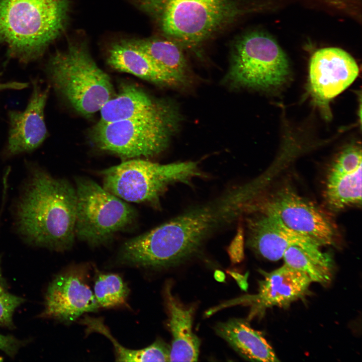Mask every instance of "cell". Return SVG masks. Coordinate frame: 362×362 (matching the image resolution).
<instances>
[{"instance_id": "1", "label": "cell", "mask_w": 362, "mask_h": 362, "mask_svg": "<svg viewBox=\"0 0 362 362\" xmlns=\"http://www.w3.org/2000/svg\"><path fill=\"white\" fill-rule=\"evenodd\" d=\"M248 203L244 189L230 190L215 201L128 239L122 246L124 258L130 264L147 267L176 265L197 253L206 239L236 219Z\"/></svg>"}, {"instance_id": "2", "label": "cell", "mask_w": 362, "mask_h": 362, "mask_svg": "<svg viewBox=\"0 0 362 362\" xmlns=\"http://www.w3.org/2000/svg\"><path fill=\"white\" fill-rule=\"evenodd\" d=\"M76 210V190L68 180L30 167L14 210L16 231L25 242L56 251L70 249Z\"/></svg>"}, {"instance_id": "3", "label": "cell", "mask_w": 362, "mask_h": 362, "mask_svg": "<svg viewBox=\"0 0 362 362\" xmlns=\"http://www.w3.org/2000/svg\"><path fill=\"white\" fill-rule=\"evenodd\" d=\"M164 37L198 47L248 11L240 0H133Z\"/></svg>"}, {"instance_id": "4", "label": "cell", "mask_w": 362, "mask_h": 362, "mask_svg": "<svg viewBox=\"0 0 362 362\" xmlns=\"http://www.w3.org/2000/svg\"><path fill=\"white\" fill-rule=\"evenodd\" d=\"M69 9V0H0V42L9 56L35 60L64 31Z\"/></svg>"}, {"instance_id": "5", "label": "cell", "mask_w": 362, "mask_h": 362, "mask_svg": "<svg viewBox=\"0 0 362 362\" xmlns=\"http://www.w3.org/2000/svg\"><path fill=\"white\" fill-rule=\"evenodd\" d=\"M46 68L55 89L85 117L92 116L115 96L109 76L93 58L85 40L73 41L56 52Z\"/></svg>"}, {"instance_id": "6", "label": "cell", "mask_w": 362, "mask_h": 362, "mask_svg": "<svg viewBox=\"0 0 362 362\" xmlns=\"http://www.w3.org/2000/svg\"><path fill=\"white\" fill-rule=\"evenodd\" d=\"M178 123L176 109L168 103L149 114L108 123H97L93 129L92 137L99 149L121 157H149L166 148Z\"/></svg>"}, {"instance_id": "7", "label": "cell", "mask_w": 362, "mask_h": 362, "mask_svg": "<svg viewBox=\"0 0 362 362\" xmlns=\"http://www.w3.org/2000/svg\"><path fill=\"white\" fill-rule=\"evenodd\" d=\"M100 173L103 188L110 193L124 201L155 206L168 186L187 183L202 175L197 162L161 164L140 158L123 162Z\"/></svg>"}, {"instance_id": "8", "label": "cell", "mask_w": 362, "mask_h": 362, "mask_svg": "<svg viewBox=\"0 0 362 362\" xmlns=\"http://www.w3.org/2000/svg\"><path fill=\"white\" fill-rule=\"evenodd\" d=\"M75 235L92 246L108 244L117 233L132 225L136 210L123 200L85 177L75 179Z\"/></svg>"}, {"instance_id": "9", "label": "cell", "mask_w": 362, "mask_h": 362, "mask_svg": "<svg viewBox=\"0 0 362 362\" xmlns=\"http://www.w3.org/2000/svg\"><path fill=\"white\" fill-rule=\"evenodd\" d=\"M289 70L287 56L275 40L252 32L235 41L228 79L236 86L268 88L283 83Z\"/></svg>"}, {"instance_id": "10", "label": "cell", "mask_w": 362, "mask_h": 362, "mask_svg": "<svg viewBox=\"0 0 362 362\" xmlns=\"http://www.w3.org/2000/svg\"><path fill=\"white\" fill-rule=\"evenodd\" d=\"M86 269L73 266L53 279L45 293L40 318L69 323L85 313L98 310L99 304L88 285Z\"/></svg>"}, {"instance_id": "11", "label": "cell", "mask_w": 362, "mask_h": 362, "mask_svg": "<svg viewBox=\"0 0 362 362\" xmlns=\"http://www.w3.org/2000/svg\"><path fill=\"white\" fill-rule=\"evenodd\" d=\"M263 210L275 215L288 228L320 246L331 244L334 229L317 207L294 191L284 189L269 199Z\"/></svg>"}, {"instance_id": "12", "label": "cell", "mask_w": 362, "mask_h": 362, "mask_svg": "<svg viewBox=\"0 0 362 362\" xmlns=\"http://www.w3.org/2000/svg\"><path fill=\"white\" fill-rule=\"evenodd\" d=\"M309 64L311 92L317 101L324 104L348 87L359 72L354 58L336 47L318 50L312 56Z\"/></svg>"}, {"instance_id": "13", "label": "cell", "mask_w": 362, "mask_h": 362, "mask_svg": "<svg viewBox=\"0 0 362 362\" xmlns=\"http://www.w3.org/2000/svg\"><path fill=\"white\" fill-rule=\"evenodd\" d=\"M49 91V87L42 89L37 82H34L32 94L25 110L9 112V154L32 152L47 138L44 112Z\"/></svg>"}, {"instance_id": "14", "label": "cell", "mask_w": 362, "mask_h": 362, "mask_svg": "<svg viewBox=\"0 0 362 362\" xmlns=\"http://www.w3.org/2000/svg\"><path fill=\"white\" fill-rule=\"evenodd\" d=\"M248 244L263 257L277 261L283 258L290 246L304 248L321 247L312 240L286 226L274 214L263 210L262 214L248 220Z\"/></svg>"}, {"instance_id": "15", "label": "cell", "mask_w": 362, "mask_h": 362, "mask_svg": "<svg viewBox=\"0 0 362 362\" xmlns=\"http://www.w3.org/2000/svg\"><path fill=\"white\" fill-rule=\"evenodd\" d=\"M325 197L329 205L341 209L361 202V150L356 146L344 149L326 175Z\"/></svg>"}, {"instance_id": "16", "label": "cell", "mask_w": 362, "mask_h": 362, "mask_svg": "<svg viewBox=\"0 0 362 362\" xmlns=\"http://www.w3.org/2000/svg\"><path fill=\"white\" fill-rule=\"evenodd\" d=\"M256 294L246 298L256 312L273 307L287 308L305 297L312 283L304 274L285 264L269 273L263 272Z\"/></svg>"}, {"instance_id": "17", "label": "cell", "mask_w": 362, "mask_h": 362, "mask_svg": "<svg viewBox=\"0 0 362 362\" xmlns=\"http://www.w3.org/2000/svg\"><path fill=\"white\" fill-rule=\"evenodd\" d=\"M108 64L114 69L134 75L151 82L179 86V82L139 47L133 39L113 43L108 52Z\"/></svg>"}, {"instance_id": "18", "label": "cell", "mask_w": 362, "mask_h": 362, "mask_svg": "<svg viewBox=\"0 0 362 362\" xmlns=\"http://www.w3.org/2000/svg\"><path fill=\"white\" fill-rule=\"evenodd\" d=\"M165 299L172 335L169 361H196L201 342L193 331L194 308L179 302L172 295L169 285L165 288Z\"/></svg>"}, {"instance_id": "19", "label": "cell", "mask_w": 362, "mask_h": 362, "mask_svg": "<svg viewBox=\"0 0 362 362\" xmlns=\"http://www.w3.org/2000/svg\"><path fill=\"white\" fill-rule=\"evenodd\" d=\"M219 336L226 340L242 357L255 361H279L261 332L254 330L242 319L232 318L215 327Z\"/></svg>"}, {"instance_id": "20", "label": "cell", "mask_w": 362, "mask_h": 362, "mask_svg": "<svg viewBox=\"0 0 362 362\" xmlns=\"http://www.w3.org/2000/svg\"><path fill=\"white\" fill-rule=\"evenodd\" d=\"M168 103L154 99L137 86L124 83L118 94L100 109L98 123L105 124L126 120L155 112Z\"/></svg>"}, {"instance_id": "21", "label": "cell", "mask_w": 362, "mask_h": 362, "mask_svg": "<svg viewBox=\"0 0 362 362\" xmlns=\"http://www.w3.org/2000/svg\"><path fill=\"white\" fill-rule=\"evenodd\" d=\"M162 68L182 85L189 80V68L181 46L167 38L133 39Z\"/></svg>"}, {"instance_id": "22", "label": "cell", "mask_w": 362, "mask_h": 362, "mask_svg": "<svg viewBox=\"0 0 362 362\" xmlns=\"http://www.w3.org/2000/svg\"><path fill=\"white\" fill-rule=\"evenodd\" d=\"M283 258L284 264L307 276L312 283L325 285L331 280L333 260L320 247L304 248L292 246L285 251Z\"/></svg>"}, {"instance_id": "23", "label": "cell", "mask_w": 362, "mask_h": 362, "mask_svg": "<svg viewBox=\"0 0 362 362\" xmlns=\"http://www.w3.org/2000/svg\"><path fill=\"white\" fill-rule=\"evenodd\" d=\"M81 323L87 333L96 332L106 336L113 343L118 361H169L170 346L160 339L143 349H130L122 346L105 326L101 318L85 316Z\"/></svg>"}, {"instance_id": "24", "label": "cell", "mask_w": 362, "mask_h": 362, "mask_svg": "<svg viewBox=\"0 0 362 362\" xmlns=\"http://www.w3.org/2000/svg\"><path fill=\"white\" fill-rule=\"evenodd\" d=\"M129 289L122 278L115 274H100L95 281L94 295L99 307L111 308L124 304Z\"/></svg>"}, {"instance_id": "25", "label": "cell", "mask_w": 362, "mask_h": 362, "mask_svg": "<svg viewBox=\"0 0 362 362\" xmlns=\"http://www.w3.org/2000/svg\"><path fill=\"white\" fill-rule=\"evenodd\" d=\"M1 263L0 255V326L12 329L15 328L13 321L15 311L25 300L10 292L7 281L3 275Z\"/></svg>"}, {"instance_id": "26", "label": "cell", "mask_w": 362, "mask_h": 362, "mask_svg": "<svg viewBox=\"0 0 362 362\" xmlns=\"http://www.w3.org/2000/svg\"><path fill=\"white\" fill-rule=\"evenodd\" d=\"M27 342L12 335L0 334V350L11 357H14Z\"/></svg>"}, {"instance_id": "27", "label": "cell", "mask_w": 362, "mask_h": 362, "mask_svg": "<svg viewBox=\"0 0 362 362\" xmlns=\"http://www.w3.org/2000/svg\"><path fill=\"white\" fill-rule=\"evenodd\" d=\"M243 234L242 230L241 229H239L232 241L228 249V253L230 258L233 262L236 263L240 262L243 258Z\"/></svg>"}, {"instance_id": "28", "label": "cell", "mask_w": 362, "mask_h": 362, "mask_svg": "<svg viewBox=\"0 0 362 362\" xmlns=\"http://www.w3.org/2000/svg\"><path fill=\"white\" fill-rule=\"evenodd\" d=\"M28 83L20 82H9L5 83H0V91L4 89H22L28 86Z\"/></svg>"}, {"instance_id": "29", "label": "cell", "mask_w": 362, "mask_h": 362, "mask_svg": "<svg viewBox=\"0 0 362 362\" xmlns=\"http://www.w3.org/2000/svg\"><path fill=\"white\" fill-rule=\"evenodd\" d=\"M216 279L219 281H223L224 280V274L219 271H216L215 274Z\"/></svg>"}, {"instance_id": "30", "label": "cell", "mask_w": 362, "mask_h": 362, "mask_svg": "<svg viewBox=\"0 0 362 362\" xmlns=\"http://www.w3.org/2000/svg\"><path fill=\"white\" fill-rule=\"evenodd\" d=\"M4 204H5L4 203H2V206H1V210H0V219H1V217L2 211H3V207H4V205H5Z\"/></svg>"}, {"instance_id": "31", "label": "cell", "mask_w": 362, "mask_h": 362, "mask_svg": "<svg viewBox=\"0 0 362 362\" xmlns=\"http://www.w3.org/2000/svg\"><path fill=\"white\" fill-rule=\"evenodd\" d=\"M328 1H330V2H331L338 3V2L339 0H328Z\"/></svg>"}]
</instances>
